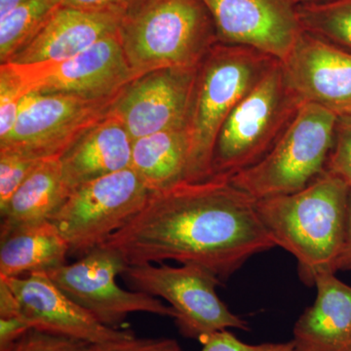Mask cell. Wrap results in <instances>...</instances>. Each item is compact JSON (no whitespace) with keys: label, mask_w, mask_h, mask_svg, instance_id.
Listing matches in <instances>:
<instances>
[{"label":"cell","mask_w":351,"mask_h":351,"mask_svg":"<svg viewBox=\"0 0 351 351\" xmlns=\"http://www.w3.org/2000/svg\"><path fill=\"white\" fill-rule=\"evenodd\" d=\"M256 201L226 180L182 182L152 193L104 245L128 265L175 261L226 280L249 258L276 247Z\"/></svg>","instance_id":"6da1fadb"},{"label":"cell","mask_w":351,"mask_h":351,"mask_svg":"<svg viewBox=\"0 0 351 351\" xmlns=\"http://www.w3.org/2000/svg\"><path fill=\"white\" fill-rule=\"evenodd\" d=\"M350 186L325 171L306 188L256 201L258 217L276 246L298 261L300 278L337 272L345 242Z\"/></svg>","instance_id":"7a4b0ae2"},{"label":"cell","mask_w":351,"mask_h":351,"mask_svg":"<svg viewBox=\"0 0 351 351\" xmlns=\"http://www.w3.org/2000/svg\"><path fill=\"white\" fill-rule=\"evenodd\" d=\"M277 62L253 48L219 43L202 60L184 125L188 140L186 182L212 179L214 147L221 127Z\"/></svg>","instance_id":"3957f363"},{"label":"cell","mask_w":351,"mask_h":351,"mask_svg":"<svg viewBox=\"0 0 351 351\" xmlns=\"http://www.w3.org/2000/svg\"><path fill=\"white\" fill-rule=\"evenodd\" d=\"M132 69L195 68L218 43L211 14L202 0H144L119 29Z\"/></svg>","instance_id":"277c9868"},{"label":"cell","mask_w":351,"mask_h":351,"mask_svg":"<svg viewBox=\"0 0 351 351\" xmlns=\"http://www.w3.org/2000/svg\"><path fill=\"white\" fill-rule=\"evenodd\" d=\"M338 119L302 103L269 154L228 181L256 200L302 191L326 171Z\"/></svg>","instance_id":"5b68a950"},{"label":"cell","mask_w":351,"mask_h":351,"mask_svg":"<svg viewBox=\"0 0 351 351\" xmlns=\"http://www.w3.org/2000/svg\"><path fill=\"white\" fill-rule=\"evenodd\" d=\"M302 101L288 87L280 61L233 108L215 144L212 179L228 180L269 154Z\"/></svg>","instance_id":"8992f818"},{"label":"cell","mask_w":351,"mask_h":351,"mask_svg":"<svg viewBox=\"0 0 351 351\" xmlns=\"http://www.w3.org/2000/svg\"><path fill=\"white\" fill-rule=\"evenodd\" d=\"M154 193L132 168L99 178L71 191L49 221L82 257L108 239L145 206Z\"/></svg>","instance_id":"52a82bcc"},{"label":"cell","mask_w":351,"mask_h":351,"mask_svg":"<svg viewBox=\"0 0 351 351\" xmlns=\"http://www.w3.org/2000/svg\"><path fill=\"white\" fill-rule=\"evenodd\" d=\"M124 279L132 290L160 297L175 311V321L182 336L201 341L208 335L228 328L248 331V323L235 315L219 299V279L204 267L128 265Z\"/></svg>","instance_id":"ba28073f"},{"label":"cell","mask_w":351,"mask_h":351,"mask_svg":"<svg viewBox=\"0 0 351 351\" xmlns=\"http://www.w3.org/2000/svg\"><path fill=\"white\" fill-rule=\"evenodd\" d=\"M128 267L119 252L98 247L71 265L46 272L58 287L106 326L119 329L127 315L147 313L175 318L173 307L154 295L119 287L117 277Z\"/></svg>","instance_id":"9c48e42d"},{"label":"cell","mask_w":351,"mask_h":351,"mask_svg":"<svg viewBox=\"0 0 351 351\" xmlns=\"http://www.w3.org/2000/svg\"><path fill=\"white\" fill-rule=\"evenodd\" d=\"M7 64L19 78L25 94L69 95L88 100H113L138 76L127 60L119 32L57 63Z\"/></svg>","instance_id":"30bf717a"},{"label":"cell","mask_w":351,"mask_h":351,"mask_svg":"<svg viewBox=\"0 0 351 351\" xmlns=\"http://www.w3.org/2000/svg\"><path fill=\"white\" fill-rule=\"evenodd\" d=\"M113 101L25 94L16 125L8 137L0 141V149L38 159L59 158L83 132L108 114Z\"/></svg>","instance_id":"8fae6325"},{"label":"cell","mask_w":351,"mask_h":351,"mask_svg":"<svg viewBox=\"0 0 351 351\" xmlns=\"http://www.w3.org/2000/svg\"><path fill=\"white\" fill-rule=\"evenodd\" d=\"M195 68H166L138 75L117 95L108 112L126 127L133 140L181 128L195 86Z\"/></svg>","instance_id":"7c38bea8"},{"label":"cell","mask_w":351,"mask_h":351,"mask_svg":"<svg viewBox=\"0 0 351 351\" xmlns=\"http://www.w3.org/2000/svg\"><path fill=\"white\" fill-rule=\"evenodd\" d=\"M218 43L245 46L282 62L302 32L291 0H202Z\"/></svg>","instance_id":"4fadbf2b"},{"label":"cell","mask_w":351,"mask_h":351,"mask_svg":"<svg viewBox=\"0 0 351 351\" xmlns=\"http://www.w3.org/2000/svg\"><path fill=\"white\" fill-rule=\"evenodd\" d=\"M2 279L17 300V316L32 329L80 339L89 345L135 337L130 330L104 325L64 294L46 272Z\"/></svg>","instance_id":"5bb4252c"},{"label":"cell","mask_w":351,"mask_h":351,"mask_svg":"<svg viewBox=\"0 0 351 351\" xmlns=\"http://www.w3.org/2000/svg\"><path fill=\"white\" fill-rule=\"evenodd\" d=\"M281 63L284 78L302 103L337 117L351 115V54L302 31Z\"/></svg>","instance_id":"9a60e30c"},{"label":"cell","mask_w":351,"mask_h":351,"mask_svg":"<svg viewBox=\"0 0 351 351\" xmlns=\"http://www.w3.org/2000/svg\"><path fill=\"white\" fill-rule=\"evenodd\" d=\"M125 15L119 11L80 10L62 5L38 36L7 63L27 66L71 59L119 32Z\"/></svg>","instance_id":"2e32d148"},{"label":"cell","mask_w":351,"mask_h":351,"mask_svg":"<svg viewBox=\"0 0 351 351\" xmlns=\"http://www.w3.org/2000/svg\"><path fill=\"white\" fill-rule=\"evenodd\" d=\"M133 138L114 115L86 129L59 157L69 191L131 167Z\"/></svg>","instance_id":"e0dca14e"},{"label":"cell","mask_w":351,"mask_h":351,"mask_svg":"<svg viewBox=\"0 0 351 351\" xmlns=\"http://www.w3.org/2000/svg\"><path fill=\"white\" fill-rule=\"evenodd\" d=\"M313 306L295 322V351H351V286L336 274L323 272L315 278Z\"/></svg>","instance_id":"ac0fdd59"},{"label":"cell","mask_w":351,"mask_h":351,"mask_svg":"<svg viewBox=\"0 0 351 351\" xmlns=\"http://www.w3.org/2000/svg\"><path fill=\"white\" fill-rule=\"evenodd\" d=\"M69 195L59 158L45 159L0 210V240L20 228L49 221Z\"/></svg>","instance_id":"d6986e66"},{"label":"cell","mask_w":351,"mask_h":351,"mask_svg":"<svg viewBox=\"0 0 351 351\" xmlns=\"http://www.w3.org/2000/svg\"><path fill=\"white\" fill-rule=\"evenodd\" d=\"M0 277L48 272L66 265L69 247L50 221L20 228L0 240Z\"/></svg>","instance_id":"ffe728a7"},{"label":"cell","mask_w":351,"mask_h":351,"mask_svg":"<svg viewBox=\"0 0 351 351\" xmlns=\"http://www.w3.org/2000/svg\"><path fill=\"white\" fill-rule=\"evenodd\" d=\"M188 140L184 127L136 138L131 168L154 193L186 182Z\"/></svg>","instance_id":"44dd1931"},{"label":"cell","mask_w":351,"mask_h":351,"mask_svg":"<svg viewBox=\"0 0 351 351\" xmlns=\"http://www.w3.org/2000/svg\"><path fill=\"white\" fill-rule=\"evenodd\" d=\"M62 5V0H29L1 18L0 64L24 49Z\"/></svg>","instance_id":"7402d4cb"},{"label":"cell","mask_w":351,"mask_h":351,"mask_svg":"<svg viewBox=\"0 0 351 351\" xmlns=\"http://www.w3.org/2000/svg\"><path fill=\"white\" fill-rule=\"evenodd\" d=\"M302 31L351 54V0L297 6Z\"/></svg>","instance_id":"603a6c76"},{"label":"cell","mask_w":351,"mask_h":351,"mask_svg":"<svg viewBox=\"0 0 351 351\" xmlns=\"http://www.w3.org/2000/svg\"><path fill=\"white\" fill-rule=\"evenodd\" d=\"M43 160L13 149H0V210Z\"/></svg>","instance_id":"cb8c5ba5"},{"label":"cell","mask_w":351,"mask_h":351,"mask_svg":"<svg viewBox=\"0 0 351 351\" xmlns=\"http://www.w3.org/2000/svg\"><path fill=\"white\" fill-rule=\"evenodd\" d=\"M25 95L11 66L0 64V141L8 137L15 127Z\"/></svg>","instance_id":"d4e9b609"},{"label":"cell","mask_w":351,"mask_h":351,"mask_svg":"<svg viewBox=\"0 0 351 351\" xmlns=\"http://www.w3.org/2000/svg\"><path fill=\"white\" fill-rule=\"evenodd\" d=\"M326 172L351 186V115L339 117Z\"/></svg>","instance_id":"484cf974"},{"label":"cell","mask_w":351,"mask_h":351,"mask_svg":"<svg viewBox=\"0 0 351 351\" xmlns=\"http://www.w3.org/2000/svg\"><path fill=\"white\" fill-rule=\"evenodd\" d=\"M89 346L80 339L29 329L11 351H87Z\"/></svg>","instance_id":"4316f807"},{"label":"cell","mask_w":351,"mask_h":351,"mask_svg":"<svg viewBox=\"0 0 351 351\" xmlns=\"http://www.w3.org/2000/svg\"><path fill=\"white\" fill-rule=\"evenodd\" d=\"M201 351H295L293 341L288 343H267L248 345L237 339L232 332L223 330L208 335L201 339Z\"/></svg>","instance_id":"83f0119b"},{"label":"cell","mask_w":351,"mask_h":351,"mask_svg":"<svg viewBox=\"0 0 351 351\" xmlns=\"http://www.w3.org/2000/svg\"><path fill=\"white\" fill-rule=\"evenodd\" d=\"M87 351H182L173 339H138L136 337L120 341L90 345Z\"/></svg>","instance_id":"f1b7e54d"},{"label":"cell","mask_w":351,"mask_h":351,"mask_svg":"<svg viewBox=\"0 0 351 351\" xmlns=\"http://www.w3.org/2000/svg\"><path fill=\"white\" fill-rule=\"evenodd\" d=\"M144 0H62L63 6L89 11H119L129 13Z\"/></svg>","instance_id":"f546056e"},{"label":"cell","mask_w":351,"mask_h":351,"mask_svg":"<svg viewBox=\"0 0 351 351\" xmlns=\"http://www.w3.org/2000/svg\"><path fill=\"white\" fill-rule=\"evenodd\" d=\"M32 329L19 316L0 317V351H11L20 339Z\"/></svg>","instance_id":"4dcf8cb0"},{"label":"cell","mask_w":351,"mask_h":351,"mask_svg":"<svg viewBox=\"0 0 351 351\" xmlns=\"http://www.w3.org/2000/svg\"><path fill=\"white\" fill-rule=\"evenodd\" d=\"M339 270H351V186L348 197V221L345 242L337 263V271Z\"/></svg>","instance_id":"1f68e13d"},{"label":"cell","mask_w":351,"mask_h":351,"mask_svg":"<svg viewBox=\"0 0 351 351\" xmlns=\"http://www.w3.org/2000/svg\"><path fill=\"white\" fill-rule=\"evenodd\" d=\"M27 1L29 0H0V19Z\"/></svg>","instance_id":"d6a6232c"},{"label":"cell","mask_w":351,"mask_h":351,"mask_svg":"<svg viewBox=\"0 0 351 351\" xmlns=\"http://www.w3.org/2000/svg\"><path fill=\"white\" fill-rule=\"evenodd\" d=\"M295 6L307 5V4L322 3L329 0H291Z\"/></svg>","instance_id":"836d02e7"}]
</instances>
